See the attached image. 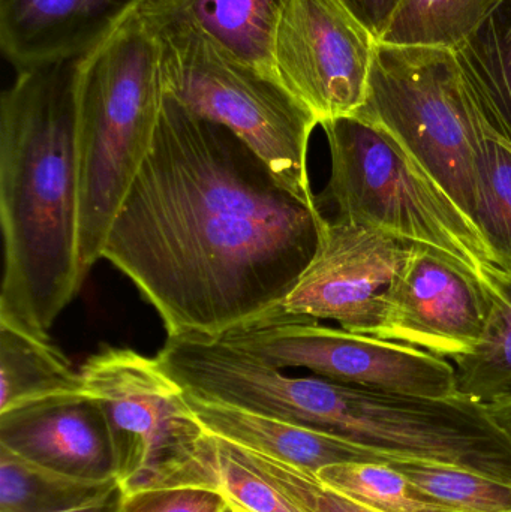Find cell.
Returning <instances> with one entry per match:
<instances>
[{"instance_id": "cell-15", "label": "cell", "mask_w": 511, "mask_h": 512, "mask_svg": "<svg viewBox=\"0 0 511 512\" xmlns=\"http://www.w3.org/2000/svg\"><path fill=\"white\" fill-rule=\"evenodd\" d=\"M185 393L204 432L255 453L314 472L341 463L389 465L386 457L336 433Z\"/></svg>"}, {"instance_id": "cell-2", "label": "cell", "mask_w": 511, "mask_h": 512, "mask_svg": "<svg viewBox=\"0 0 511 512\" xmlns=\"http://www.w3.org/2000/svg\"><path fill=\"white\" fill-rule=\"evenodd\" d=\"M0 321L38 336L84 282L77 60L18 71L0 99Z\"/></svg>"}, {"instance_id": "cell-18", "label": "cell", "mask_w": 511, "mask_h": 512, "mask_svg": "<svg viewBox=\"0 0 511 512\" xmlns=\"http://www.w3.org/2000/svg\"><path fill=\"white\" fill-rule=\"evenodd\" d=\"M77 394L80 369L48 337L0 321V415Z\"/></svg>"}, {"instance_id": "cell-4", "label": "cell", "mask_w": 511, "mask_h": 512, "mask_svg": "<svg viewBox=\"0 0 511 512\" xmlns=\"http://www.w3.org/2000/svg\"><path fill=\"white\" fill-rule=\"evenodd\" d=\"M164 98L161 44L137 14L77 60L84 279L102 259L114 218L152 149Z\"/></svg>"}, {"instance_id": "cell-12", "label": "cell", "mask_w": 511, "mask_h": 512, "mask_svg": "<svg viewBox=\"0 0 511 512\" xmlns=\"http://www.w3.org/2000/svg\"><path fill=\"white\" fill-rule=\"evenodd\" d=\"M489 310L491 297L476 276L434 249L413 245L372 336L453 363L479 343Z\"/></svg>"}, {"instance_id": "cell-23", "label": "cell", "mask_w": 511, "mask_h": 512, "mask_svg": "<svg viewBox=\"0 0 511 512\" xmlns=\"http://www.w3.org/2000/svg\"><path fill=\"white\" fill-rule=\"evenodd\" d=\"M477 228L498 267L511 271V144L486 120L477 141Z\"/></svg>"}, {"instance_id": "cell-19", "label": "cell", "mask_w": 511, "mask_h": 512, "mask_svg": "<svg viewBox=\"0 0 511 512\" xmlns=\"http://www.w3.org/2000/svg\"><path fill=\"white\" fill-rule=\"evenodd\" d=\"M455 54L483 116L511 144V0H503Z\"/></svg>"}, {"instance_id": "cell-6", "label": "cell", "mask_w": 511, "mask_h": 512, "mask_svg": "<svg viewBox=\"0 0 511 512\" xmlns=\"http://www.w3.org/2000/svg\"><path fill=\"white\" fill-rule=\"evenodd\" d=\"M356 116L392 135L474 222L477 141L486 119L455 50L378 42L368 99Z\"/></svg>"}, {"instance_id": "cell-29", "label": "cell", "mask_w": 511, "mask_h": 512, "mask_svg": "<svg viewBox=\"0 0 511 512\" xmlns=\"http://www.w3.org/2000/svg\"><path fill=\"white\" fill-rule=\"evenodd\" d=\"M123 505H125V493L120 484H114L78 507L57 512H123Z\"/></svg>"}, {"instance_id": "cell-11", "label": "cell", "mask_w": 511, "mask_h": 512, "mask_svg": "<svg viewBox=\"0 0 511 512\" xmlns=\"http://www.w3.org/2000/svg\"><path fill=\"white\" fill-rule=\"evenodd\" d=\"M411 246L383 231L326 216L317 254L281 309L372 336Z\"/></svg>"}, {"instance_id": "cell-16", "label": "cell", "mask_w": 511, "mask_h": 512, "mask_svg": "<svg viewBox=\"0 0 511 512\" xmlns=\"http://www.w3.org/2000/svg\"><path fill=\"white\" fill-rule=\"evenodd\" d=\"M287 3L288 0H141L137 15L153 33H197L228 56L275 72L273 42Z\"/></svg>"}, {"instance_id": "cell-1", "label": "cell", "mask_w": 511, "mask_h": 512, "mask_svg": "<svg viewBox=\"0 0 511 512\" xmlns=\"http://www.w3.org/2000/svg\"><path fill=\"white\" fill-rule=\"evenodd\" d=\"M324 222L320 204L285 188L234 132L165 93L102 259L137 286L168 336L221 337L282 306Z\"/></svg>"}, {"instance_id": "cell-3", "label": "cell", "mask_w": 511, "mask_h": 512, "mask_svg": "<svg viewBox=\"0 0 511 512\" xmlns=\"http://www.w3.org/2000/svg\"><path fill=\"white\" fill-rule=\"evenodd\" d=\"M270 414L344 436L389 460L476 472L511 484V438L486 406L465 397L431 399L278 373Z\"/></svg>"}, {"instance_id": "cell-13", "label": "cell", "mask_w": 511, "mask_h": 512, "mask_svg": "<svg viewBox=\"0 0 511 512\" xmlns=\"http://www.w3.org/2000/svg\"><path fill=\"white\" fill-rule=\"evenodd\" d=\"M141 0H0V47L17 68L72 62L104 44Z\"/></svg>"}, {"instance_id": "cell-25", "label": "cell", "mask_w": 511, "mask_h": 512, "mask_svg": "<svg viewBox=\"0 0 511 512\" xmlns=\"http://www.w3.org/2000/svg\"><path fill=\"white\" fill-rule=\"evenodd\" d=\"M423 493L461 512H511V484L476 472L422 462L392 463Z\"/></svg>"}, {"instance_id": "cell-28", "label": "cell", "mask_w": 511, "mask_h": 512, "mask_svg": "<svg viewBox=\"0 0 511 512\" xmlns=\"http://www.w3.org/2000/svg\"><path fill=\"white\" fill-rule=\"evenodd\" d=\"M375 36L381 38L402 0H341Z\"/></svg>"}, {"instance_id": "cell-24", "label": "cell", "mask_w": 511, "mask_h": 512, "mask_svg": "<svg viewBox=\"0 0 511 512\" xmlns=\"http://www.w3.org/2000/svg\"><path fill=\"white\" fill-rule=\"evenodd\" d=\"M315 474L324 486L378 512H461L426 495L390 465L341 463Z\"/></svg>"}, {"instance_id": "cell-21", "label": "cell", "mask_w": 511, "mask_h": 512, "mask_svg": "<svg viewBox=\"0 0 511 512\" xmlns=\"http://www.w3.org/2000/svg\"><path fill=\"white\" fill-rule=\"evenodd\" d=\"M116 477L86 478L39 465L0 445V512H57L78 507Z\"/></svg>"}, {"instance_id": "cell-17", "label": "cell", "mask_w": 511, "mask_h": 512, "mask_svg": "<svg viewBox=\"0 0 511 512\" xmlns=\"http://www.w3.org/2000/svg\"><path fill=\"white\" fill-rule=\"evenodd\" d=\"M173 489L216 493L233 512H306L236 459L222 439L206 432L183 459L167 466L146 490Z\"/></svg>"}, {"instance_id": "cell-8", "label": "cell", "mask_w": 511, "mask_h": 512, "mask_svg": "<svg viewBox=\"0 0 511 512\" xmlns=\"http://www.w3.org/2000/svg\"><path fill=\"white\" fill-rule=\"evenodd\" d=\"M83 394L107 427L114 475L125 496L149 489L204 435L182 385L156 358L104 346L80 367Z\"/></svg>"}, {"instance_id": "cell-7", "label": "cell", "mask_w": 511, "mask_h": 512, "mask_svg": "<svg viewBox=\"0 0 511 512\" xmlns=\"http://www.w3.org/2000/svg\"><path fill=\"white\" fill-rule=\"evenodd\" d=\"M165 93L230 129L294 195L318 204L308 170L315 114L275 72L228 56L192 32L155 33Z\"/></svg>"}, {"instance_id": "cell-5", "label": "cell", "mask_w": 511, "mask_h": 512, "mask_svg": "<svg viewBox=\"0 0 511 512\" xmlns=\"http://www.w3.org/2000/svg\"><path fill=\"white\" fill-rule=\"evenodd\" d=\"M320 126L330 179L318 204H330L336 218L434 249L492 288L500 267L479 228L392 135L362 116Z\"/></svg>"}, {"instance_id": "cell-9", "label": "cell", "mask_w": 511, "mask_h": 512, "mask_svg": "<svg viewBox=\"0 0 511 512\" xmlns=\"http://www.w3.org/2000/svg\"><path fill=\"white\" fill-rule=\"evenodd\" d=\"M278 369L407 396L458 397L452 361L395 340L353 333L279 309L219 337Z\"/></svg>"}, {"instance_id": "cell-27", "label": "cell", "mask_w": 511, "mask_h": 512, "mask_svg": "<svg viewBox=\"0 0 511 512\" xmlns=\"http://www.w3.org/2000/svg\"><path fill=\"white\" fill-rule=\"evenodd\" d=\"M224 499L206 490H146L125 496L123 512H227Z\"/></svg>"}, {"instance_id": "cell-22", "label": "cell", "mask_w": 511, "mask_h": 512, "mask_svg": "<svg viewBox=\"0 0 511 512\" xmlns=\"http://www.w3.org/2000/svg\"><path fill=\"white\" fill-rule=\"evenodd\" d=\"M503 0H402L378 42L455 50Z\"/></svg>"}, {"instance_id": "cell-10", "label": "cell", "mask_w": 511, "mask_h": 512, "mask_svg": "<svg viewBox=\"0 0 511 512\" xmlns=\"http://www.w3.org/2000/svg\"><path fill=\"white\" fill-rule=\"evenodd\" d=\"M377 45V36L341 0H288L273 65L321 125L362 110Z\"/></svg>"}, {"instance_id": "cell-30", "label": "cell", "mask_w": 511, "mask_h": 512, "mask_svg": "<svg viewBox=\"0 0 511 512\" xmlns=\"http://www.w3.org/2000/svg\"><path fill=\"white\" fill-rule=\"evenodd\" d=\"M486 408H488L489 414L492 415L495 423L511 438V400L495 403V405H489Z\"/></svg>"}, {"instance_id": "cell-20", "label": "cell", "mask_w": 511, "mask_h": 512, "mask_svg": "<svg viewBox=\"0 0 511 512\" xmlns=\"http://www.w3.org/2000/svg\"><path fill=\"white\" fill-rule=\"evenodd\" d=\"M491 310L473 351L453 361L459 396L483 406L511 400V271H497Z\"/></svg>"}, {"instance_id": "cell-31", "label": "cell", "mask_w": 511, "mask_h": 512, "mask_svg": "<svg viewBox=\"0 0 511 512\" xmlns=\"http://www.w3.org/2000/svg\"><path fill=\"white\" fill-rule=\"evenodd\" d=\"M227 512H233V511L228 510Z\"/></svg>"}, {"instance_id": "cell-14", "label": "cell", "mask_w": 511, "mask_h": 512, "mask_svg": "<svg viewBox=\"0 0 511 512\" xmlns=\"http://www.w3.org/2000/svg\"><path fill=\"white\" fill-rule=\"evenodd\" d=\"M0 445L65 474L116 477L104 418L84 394L0 415Z\"/></svg>"}, {"instance_id": "cell-26", "label": "cell", "mask_w": 511, "mask_h": 512, "mask_svg": "<svg viewBox=\"0 0 511 512\" xmlns=\"http://www.w3.org/2000/svg\"><path fill=\"white\" fill-rule=\"evenodd\" d=\"M224 442L236 459L278 487L306 512H378L324 486L314 471Z\"/></svg>"}]
</instances>
